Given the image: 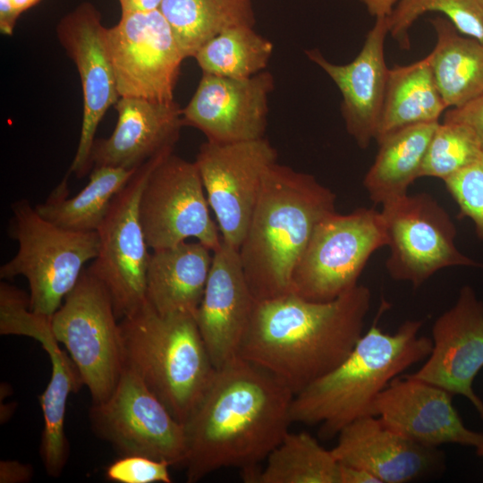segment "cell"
I'll list each match as a JSON object with an SVG mask.
<instances>
[{"label":"cell","instance_id":"obj_1","mask_svg":"<svg viewBox=\"0 0 483 483\" xmlns=\"http://www.w3.org/2000/svg\"><path fill=\"white\" fill-rule=\"evenodd\" d=\"M293 397L275 377L240 357L216 369L184 424L187 482L224 468L240 469L252 482L289 431Z\"/></svg>","mask_w":483,"mask_h":483},{"label":"cell","instance_id":"obj_2","mask_svg":"<svg viewBox=\"0 0 483 483\" xmlns=\"http://www.w3.org/2000/svg\"><path fill=\"white\" fill-rule=\"evenodd\" d=\"M370 304L371 292L361 284L329 301L292 292L256 301L239 357L296 395L350 354L363 334Z\"/></svg>","mask_w":483,"mask_h":483},{"label":"cell","instance_id":"obj_3","mask_svg":"<svg viewBox=\"0 0 483 483\" xmlns=\"http://www.w3.org/2000/svg\"><path fill=\"white\" fill-rule=\"evenodd\" d=\"M335 200L311 174L276 162L267 169L238 249L256 301L291 292L293 271L318 224L335 211Z\"/></svg>","mask_w":483,"mask_h":483},{"label":"cell","instance_id":"obj_4","mask_svg":"<svg viewBox=\"0 0 483 483\" xmlns=\"http://www.w3.org/2000/svg\"><path fill=\"white\" fill-rule=\"evenodd\" d=\"M422 325L423 320H406L387 334L375 322L336 368L294 395L292 422L319 425V436L328 440L352 421L376 416L378 394L429 355L432 340L419 335Z\"/></svg>","mask_w":483,"mask_h":483},{"label":"cell","instance_id":"obj_5","mask_svg":"<svg viewBox=\"0 0 483 483\" xmlns=\"http://www.w3.org/2000/svg\"><path fill=\"white\" fill-rule=\"evenodd\" d=\"M119 326L123 367L137 374L184 425L216 370L194 316L162 315L146 301L121 318Z\"/></svg>","mask_w":483,"mask_h":483},{"label":"cell","instance_id":"obj_6","mask_svg":"<svg viewBox=\"0 0 483 483\" xmlns=\"http://www.w3.org/2000/svg\"><path fill=\"white\" fill-rule=\"evenodd\" d=\"M8 234L18 243L13 258L0 267V278L24 276L30 309L52 317L78 283L84 266L98 251L97 232L70 231L41 216L26 199L12 205Z\"/></svg>","mask_w":483,"mask_h":483},{"label":"cell","instance_id":"obj_7","mask_svg":"<svg viewBox=\"0 0 483 483\" xmlns=\"http://www.w3.org/2000/svg\"><path fill=\"white\" fill-rule=\"evenodd\" d=\"M381 211L360 208L324 217L298 262L291 292L313 301H329L358 285L371 255L387 246Z\"/></svg>","mask_w":483,"mask_h":483},{"label":"cell","instance_id":"obj_8","mask_svg":"<svg viewBox=\"0 0 483 483\" xmlns=\"http://www.w3.org/2000/svg\"><path fill=\"white\" fill-rule=\"evenodd\" d=\"M51 326L92 403L108 398L123 369L119 319L107 290L87 268L52 316Z\"/></svg>","mask_w":483,"mask_h":483},{"label":"cell","instance_id":"obj_9","mask_svg":"<svg viewBox=\"0 0 483 483\" xmlns=\"http://www.w3.org/2000/svg\"><path fill=\"white\" fill-rule=\"evenodd\" d=\"M89 420L96 435L121 456L143 455L170 466H184V425L126 367L108 398L92 403Z\"/></svg>","mask_w":483,"mask_h":483},{"label":"cell","instance_id":"obj_10","mask_svg":"<svg viewBox=\"0 0 483 483\" xmlns=\"http://www.w3.org/2000/svg\"><path fill=\"white\" fill-rule=\"evenodd\" d=\"M167 150L138 168L114 197L97 230L99 248L87 268L107 290L120 320L146 301V278L149 255L140 216V199L154 166Z\"/></svg>","mask_w":483,"mask_h":483},{"label":"cell","instance_id":"obj_11","mask_svg":"<svg viewBox=\"0 0 483 483\" xmlns=\"http://www.w3.org/2000/svg\"><path fill=\"white\" fill-rule=\"evenodd\" d=\"M381 213L390 249L386 267L394 280L417 288L443 268L480 266L455 246V225L430 194H407L382 205Z\"/></svg>","mask_w":483,"mask_h":483},{"label":"cell","instance_id":"obj_12","mask_svg":"<svg viewBox=\"0 0 483 483\" xmlns=\"http://www.w3.org/2000/svg\"><path fill=\"white\" fill-rule=\"evenodd\" d=\"M209 208L195 162L173 152L165 156L151 170L140 199L148 247L156 250L193 238L215 251L222 237Z\"/></svg>","mask_w":483,"mask_h":483},{"label":"cell","instance_id":"obj_13","mask_svg":"<svg viewBox=\"0 0 483 483\" xmlns=\"http://www.w3.org/2000/svg\"><path fill=\"white\" fill-rule=\"evenodd\" d=\"M106 41L120 97L174 101L185 58L159 9L122 13L118 23L106 29Z\"/></svg>","mask_w":483,"mask_h":483},{"label":"cell","instance_id":"obj_14","mask_svg":"<svg viewBox=\"0 0 483 483\" xmlns=\"http://www.w3.org/2000/svg\"><path fill=\"white\" fill-rule=\"evenodd\" d=\"M264 138L230 143L207 140L194 161L222 240L239 249L252 216L262 179L276 162Z\"/></svg>","mask_w":483,"mask_h":483},{"label":"cell","instance_id":"obj_15","mask_svg":"<svg viewBox=\"0 0 483 483\" xmlns=\"http://www.w3.org/2000/svg\"><path fill=\"white\" fill-rule=\"evenodd\" d=\"M106 29L100 13L89 2L80 4L56 27L61 45L77 67L83 95L80 135L69 170L78 178L93 167L91 151L97 127L120 97L106 47Z\"/></svg>","mask_w":483,"mask_h":483},{"label":"cell","instance_id":"obj_16","mask_svg":"<svg viewBox=\"0 0 483 483\" xmlns=\"http://www.w3.org/2000/svg\"><path fill=\"white\" fill-rule=\"evenodd\" d=\"M51 318L33 311L26 299H15L2 311L0 334L33 338L49 356L51 376L39 396L44 419L39 453L47 475L57 478L67 463L70 452L64 432L68 398L84 385L75 363L67 351L61 349L53 334Z\"/></svg>","mask_w":483,"mask_h":483},{"label":"cell","instance_id":"obj_17","mask_svg":"<svg viewBox=\"0 0 483 483\" xmlns=\"http://www.w3.org/2000/svg\"><path fill=\"white\" fill-rule=\"evenodd\" d=\"M432 349L424 364L407 376L466 397L483 419V402L473 381L483 368V302L470 285L434 322Z\"/></svg>","mask_w":483,"mask_h":483},{"label":"cell","instance_id":"obj_18","mask_svg":"<svg viewBox=\"0 0 483 483\" xmlns=\"http://www.w3.org/2000/svg\"><path fill=\"white\" fill-rule=\"evenodd\" d=\"M273 89L274 79L268 72L244 79L203 73L192 97L182 109V123L199 130L213 142L263 138Z\"/></svg>","mask_w":483,"mask_h":483},{"label":"cell","instance_id":"obj_19","mask_svg":"<svg viewBox=\"0 0 483 483\" xmlns=\"http://www.w3.org/2000/svg\"><path fill=\"white\" fill-rule=\"evenodd\" d=\"M255 303L238 249L222 240L194 316L216 369L239 357Z\"/></svg>","mask_w":483,"mask_h":483},{"label":"cell","instance_id":"obj_20","mask_svg":"<svg viewBox=\"0 0 483 483\" xmlns=\"http://www.w3.org/2000/svg\"><path fill=\"white\" fill-rule=\"evenodd\" d=\"M452 394L423 380L402 375L378 394L374 414L394 431L429 447L445 444L477 447L483 433L463 424Z\"/></svg>","mask_w":483,"mask_h":483},{"label":"cell","instance_id":"obj_21","mask_svg":"<svg viewBox=\"0 0 483 483\" xmlns=\"http://www.w3.org/2000/svg\"><path fill=\"white\" fill-rule=\"evenodd\" d=\"M387 34L386 18L376 19L360 51L346 64L329 62L318 49L306 51L338 88L346 130L363 149L376 138L383 107L389 72L384 51Z\"/></svg>","mask_w":483,"mask_h":483},{"label":"cell","instance_id":"obj_22","mask_svg":"<svg viewBox=\"0 0 483 483\" xmlns=\"http://www.w3.org/2000/svg\"><path fill=\"white\" fill-rule=\"evenodd\" d=\"M331 449L341 464L366 470L381 483H406L442 465L436 447L412 441L377 416H366L344 427Z\"/></svg>","mask_w":483,"mask_h":483},{"label":"cell","instance_id":"obj_23","mask_svg":"<svg viewBox=\"0 0 483 483\" xmlns=\"http://www.w3.org/2000/svg\"><path fill=\"white\" fill-rule=\"evenodd\" d=\"M114 107L117 122L114 131L94 142L93 167L138 169L160 153L174 150L183 126L176 102L121 97Z\"/></svg>","mask_w":483,"mask_h":483},{"label":"cell","instance_id":"obj_24","mask_svg":"<svg viewBox=\"0 0 483 483\" xmlns=\"http://www.w3.org/2000/svg\"><path fill=\"white\" fill-rule=\"evenodd\" d=\"M213 251L200 242H183L149 255L146 299L162 315L195 313L208 278Z\"/></svg>","mask_w":483,"mask_h":483},{"label":"cell","instance_id":"obj_25","mask_svg":"<svg viewBox=\"0 0 483 483\" xmlns=\"http://www.w3.org/2000/svg\"><path fill=\"white\" fill-rule=\"evenodd\" d=\"M439 122L396 130L377 141L378 150L363 186L370 200L384 205L407 195L420 177L424 158Z\"/></svg>","mask_w":483,"mask_h":483},{"label":"cell","instance_id":"obj_26","mask_svg":"<svg viewBox=\"0 0 483 483\" xmlns=\"http://www.w3.org/2000/svg\"><path fill=\"white\" fill-rule=\"evenodd\" d=\"M430 22L436 35L430 65L446 107H462L482 97L483 43L462 35L444 17Z\"/></svg>","mask_w":483,"mask_h":483},{"label":"cell","instance_id":"obj_27","mask_svg":"<svg viewBox=\"0 0 483 483\" xmlns=\"http://www.w3.org/2000/svg\"><path fill=\"white\" fill-rule=\"evenodd\" d=\"M447 109L435 81L429 55L389 69L375 140L403 127L438 122Z\"/></svg>","mask_w":483,"mask_h":483},{"label":"cell","instance_id":"obj_28","mask_svg":"<svg viewBox=\"0 0 483 483\" xmlns=\"http://www.w3.org/2000/svg\"><path fill=\"white\" fill-rule=\"evenodd\" d=\"M137 170L95 166L88 183L73 197L68 196V172L48 198L35 208L41 216L59 227L75 232H96L113 199Z\"/></svg>","mask_w":483,"mask_h":483},{"label":"cell","instance_id":"obj_29","mask_svg":"<svg viewBox=\"0 0 483 483\" xmlns=\"http://www.w3.org/2000/svg\"><path fill=\"white\" fill-rule=\"evenodd\" d=\"M159 10L184 58L228 28L255 24L251 0H162Z\"/></svg>","mask_w":483,"mask_h":483},{"label":"cell","instance_id":"obj_30","mask_svg":"<svg viewBox=\"0 0 483 483\" xmlns=\"http://www.w3.org/2000/svg\"><path fill=\"white\" fill-rule=\"evenodd\" d=\"M340 463L308 432L288 431L252 482L340 483Z\"/></svg>","mask_w":483,"mask_h":483},{"label":"cell","instance_id":"obj_31","mask_svg":"<svg viewBox=\"0 0 483 483\" xmlns=\"http://www.w3.org/2000/svg\"><path fill=\"white\" fill-rule=\"evenodd\" d=\"M272 53L271 41L252 26L237 25L206 42L194 58L203 73L244 79L262 72Z\"/></svg>","mask_w":483,"mask_h":483},{"label":"cell","instance_id":"obj_32","mask_svg":"<svg viewBox=\"0 0 483 483\" xmlns=\"http://www.w3.org/2000/svg\"><path fill=\"white\" fill-rule=\"evenodd\" d=\"M442 13L462 35L483 43V0H399L386 17L389 34L409 48V30L426 13Z\"/></svg>","mask_w":483,"mask_h":483},{"label":"cell","instance_id":"obj_33","mask_svg":"<svg viewBox=\"0 0 483 483\" xmlns=\"http://www.w3.org/2000/svg\"><path fill=\"white\" fill-rule=\"evenodd\" d=\"M482 150L481 143L470 127L444 121L438 123L431 138L420 177L445 181L473 162Z\"/></svg>","mask_w":483,"mask_h":483},{"label":"cell","instance_id":"obj_34","mask_svg":"<svg viewBox=\"0 0 483 483\" xmlns=\"http://www.w3.org/2000/svg\"><path fill=\"white\" fill-rule=\"evenodd\" d=\"M444 182L458 205L460 215L473 222L476 234L483 242V150L473 162Z\"/></svg>","mask_w":483,"mask_h":483},{"label":"cell","instance_id":"obj_35","mask_svg":"<svg viewBox=\"0 0 483 483\" xmlns=\"http://www.w3.org/2000/svg\"><path fill=\"white\" fill-rule=\"evenodd\" d=\"M171 466L143 455H124L110 463L106 477L118 483H171Z\"/></svg>","mask_w":483,"mask_h":483},{"label":"cell","instance_id":"obj_36","mask_svg":"<svg viewBox=\"0 0 483 483\" xmlns=\"http://www.w3.org/2000/svg\"><path fill=\"white\" fill-rule=\"evenodd\" d=\"M444 121L462 123L470 127L483 148V96L458 108L445 113Z\"/></svg>","mask_w":483,"mask_h":483},{"label":"cell","instance_id":"obj_37","mask_svg":"<svg viewBox=\"0 0 483 483\" xmlns=\"http://www.w3.org/2000/svg\"><path fill=\"white\" fill-rule=\"evenodd\" d=\"M40 0H0V31L11 36L22 13L37 4Z\"/></svg>","mask_w":483,"mask_h":483},{"label":"cell","instance_id":"obj_38","mask_svg":"<svg viewBox=\"0 0 483 483\" xmlns=\"http://www.w3.org/2000/svg\"><path fill=\"white\" fill-rule=\"evenodd\" d=\"M33 468L30 464L18 461L0 462V482L1 483H25L31 480Z\"/></svg>","mask_w":483,"mask_h":483},{"label":"cell","instance_id":"obj_39","mask_svg":"<svg viewBox=\"0 0 483 483\" xmlns=\"http://www.w3.org/2000/svg\"><path fill=\"white\" fill-rule=\"evenodd\" d=\"M340 483H381L369 471L353 466L340 463Z\"/></svg>","mask_w":483,"mask_h":483},{"label":"cell","instance_id":"obj_40","mask_svg":"<svg viewBox=\"0 0 483 483\" xmlns=\"http://www.w3.org/2000/svg\"><path fill=\"white\" fill-rule=\"evenodd\" d=\"M362 3L370 15L377 18H386L392 13L398 0H359Z\"/></svg>","mask_w":483,"mask_h":483},{"label":"cell","instance_id":"obj_41","mask_svg":"<svg viewBox=\"0 0 483 483\" xmlns=\"http://www.w3.org/2000/svg\"><path fill=\"white\" fill-rule=\"evenodd\" d=\"M122 13L148 12L159 9L162 0H118Z\"/></svg>","mask_w":483,"mask_h":483},{"label":"cell","instance_id":"obj_42","mask_svg":"<svg viewBox=\"0 0 483 483\" xmlns=\"http://www.w3.org/2000/svg\"><path fill=\"white\" fill-rule=\"evenodd\" d=\"M475 448L477 454L480 457H483V441Z\"/></svg>","mask_w":483,"mask_h":483}]
</instances>
